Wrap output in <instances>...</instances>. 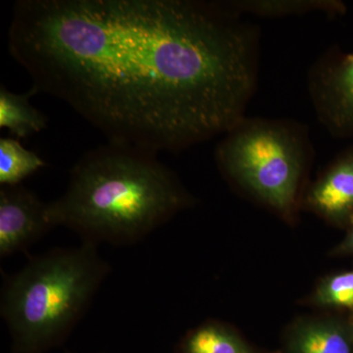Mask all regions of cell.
Segmentation results:
<instances>
[{"instance_id":"cell-1","label":"cell","mask_w":353,"mask_h":353,"mask_svg":"<svg viewBox=\"0 0 353 353\" xmlns=\"http://www.w3.org/2000/svg\"><path fill=\"white\" fill-rule=\"evenodd\" d=\"M8 39L34 92L153 153L226 134L259 81V28L227 1L19 0Z\"/></svg>"},{"instance_id":"cell-2","label":"cell","mask_w":353,"mask_h":353,"mask_svg":"<svg viewBox=\"0 0 353 353\" xmlns=\"http://www.w3.org/2000/svg\"><path fill=\"white\" fill-rule=\"evenodd\" d=\"M194 203L157 153L109 141L74 165L48 214L53 228H68L83 243L131 245Z\"/></svg>"},{"instance_id":"cell-3","label":"cell","mask_w":353,"mask_h":353,"mask_svg":"<svg viewBox=\"0 0 353 353\" xmlns=\"http://www.w3.org/2000/svg\"><path fill=\"white\" fill-rule=\"evenodd\" d=\"M111 272L97 245L53 248L2 272L0 315L13 353H46L68 339Z\"/></svg>"},{"instance_id":"cell-4","label":"cell","mask_w":353,"mask_h":353,"mask_svg":"<svg viewBox=\"0 0 353 353\" xmlns=\"http://www.w3.org/2000/svg\"><path fill=\"white\" fill-rule=\"evenodd\" d=\"M223 136L216 163L230 185L296 224L314 157L307 128L294 120L245 116Z\"/></svg>"},{"instance_id":"cell-5","label":"cell","mask_w":353,"mask_h":353,"mask_svg":"<svg viewBox=\"0 0 353 353\" xmlns=\"http://www.w3.org/2000/svg\"><path fill=\"white\" fill-rule=\"evenodd\" d=\"M308 92L318 120L336 139L353 138V52L332 48L308 73Z\"/></svg>"},{"instance_id":"cell-6","label":"cell","mask_w":353,"mask_h":353,"mask_svg":"<svg viewBox=\"0 0 353 353\" xmlns=\"http://www.w3.org/2000/svg\"><path fill=\"white\" fill-rule=\"evenodd\" d=\"M51 229L48 203L18 185L0 189V257L27 252Z\"/></svg>"},{"instance_id":"cell-7","label":"cell","mask_w":353,"mask_h":353,"mask_svg":"<svg viewBox=\"0 0 353 353\" xmlns=\"http://www.w3.org/2000/svg\"><path fill=\"white\" fill-rule=\"evenodd\" d=\"M301 209L330 225L347 229L353 221V145L339 153L312 182L301 199Z\"/></svg>"},{"instance_id":"cell-8","label":"cell","mask_w":353,"mask_h":353,"mask_svg":"<svg viewBox=\"0 0 353 353\" xmlns=\"http://www.w3.org/2000/svg\"><path fill=\"white\" fill-rule=\"evenodd\" d=\"M284 353H353L350 320L332 314L297 318L285 330Z\"/></svg>"},{"instance_id":"cell-9","label":"cell","mask_w":353,"mask_h":353,"mask_svg":"<svg viewBox=\"0 0 353 353\" xmlns=\"http://www.w3.org/2000/svg\"><path fill=\"white\" fill-rule=\"evenodd\" d=\"M178 353H257L236 330L218 320H206L190 330Z\"/></svg>"},{"instance_id":"cell-10","label":"cell","mask_w":353,"mask_h":353,"mask_svg":"<svg viewBox=\"0 0 353 353\" xmlns=\"http://www.w3.org/2000/svg\"><path fill=\"white\" fill-rule=\"evenodd\" d=\"M227 3L241 15L268 18L304 15L314 11L338 16L347 11L345 3L336 0H234Z\"/></svg>"},{"instance_id":"cell-11","label":"cell","mask_w":353,"mask_h":353,"mask_svg":"<svg viewBox=\"0 0 353 353\" xmlns=\"http://www.w3.org/2000/svg\"><path fill=\"white\" fill-rule=\"evenodd\" d=\"M34 94L32 88L18 94L9 92L3 85L0 88V127L9 130L16 138H27L48 125L46 116L30 103V97Z\"/></svg>"},{"instance_id":"cell-12","label":"cell","mask_w":353,"mask_h":353,"mask_svg":"<svg viewBox=\"0 0 353 353\" xmlns=\"http://www.w3.org/2000/svg\"><path fill=\"white\" fill-rule=\"evenodd\" d=\"M46 162L31 150H28L15 139H0V183L20 185L25 179L46 166Z\"/></svg>"},{"instance_id":"cell-13","label":"cell","mask_w":353,"mask_h":353,"mask_svg":"<svg viewBox=\"0 0 353 353\" xmlns=\"http://www.w3.org/2000/svg\"><path fill=\"white\" fill-rule=\"evenodd\" d=\"M307 303L313 307L353 315V268L323 277L308 297Z\"/></svg>"},{"instance_id":"cell-14","label":"cell","mask_w":353,"mask_h":353,"mask_svg":"<svg viewBox=\"0 0 353 353\" xmlns=\"http://www.w3.org/2000/svg\"><path fill=\"white\" fill-rule=\"evenodd\" d=\"M332 255L336 257H350L353 259V221L347 227L345 238L334 248Z\"/></svg>"},{"instance_id":"cell-15","label":"cell","mask_w":353,"mask_h":353,"mask_svg":"<svg viewBox=\"0 0 353 353\" xmlns=\"http://www.w3.org/2000/svg\"><path fill=\"white\" fill-rule=\"evenodd\" d=\"M348 320H350V327H352V338H353V315L348 316Z\"/></svg>"},{"instance_id":"cell-16","label":"cell","mask_w":353,"mask_h":353,"mask_svg":"<svg viewBox=\"0 0 353 353\" xmlns=\"http://www.w3.org/2000/svg\"><path fill=\"white\" fill-rule=\"evenodd\" d=\"M66 353H73V352H66Z\"/></svg>"}]
</instances>
